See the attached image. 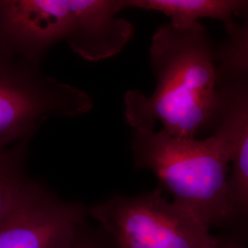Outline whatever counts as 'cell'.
<instances>
[{
  "mask_svg": "<svg viewBox=\"0 0 248 248\" xmlns=\"http://www.w3.org/2000/svg\"><path fill=\"white\" fill-rule=\"evenodd\" d=\"M85 91L0 56V151L29 142L53 117L82 115L92 108Z\"/></svg>",
  "mask_w": 248,
  "mask_h": 248,
  "instance_id": "277c9868",
  "label": "cell"
},
{
  "mask_svg": "<svg viewBox=\"0 0 248 248\" xmlns=\"http://www.w3.org/2000/svg\"><path fill=\"white\" fill-rule=\"evenodd\" d=\"M124 7L163 13L176 26L192 25L201 18L216 19L227 31L247 9L248 0H124Z\"/></svg>",
  "mask_w": 248,
  "mask_h": 248,
  "instance_id": "8992f818",
  "label": "cell"
},
{
  "mask_svg": "<svg viewBox=\"0 0 248 248\" xmlns=\"http://www.w3.org/2000/svg\"><path fill=\"white\" fill-rule=\"evenodd\" d=\"M86 210L64 202L32 183L0 222V248H73Z\"/></svg>",
  "mask_w": 248,
  "mask_h": 248,
  "instance_id": "5b68a950",
  "label": "cell"
},
{
  "mask_svg": "<svg viewBox=\"0 0 248 248\" xmlns=\"http://www.w3.org/2000/svg\"><path fill=\"white\" fill-rule=\"evenodd\" d=\"M225 82L230 84L243 118L239 142L231 165L229 195L233 214L248 215V78Z\"/></svg>",
  "mask_w": 248,
  "mask_h": 248,
  "instance_id": "52a82bcc",
  "label": "cell"
},
{
  "mask_svg": "<svg viewBox=\"0 0 248 248\" xmlns=\"http://www.w3.org/2000/svg\"><path fill=\"white\" fill-rule=\"evenodd\" d=\"M73 248H104L100 244L97 243V241L91 239L86 235L82 234V231L80 232L79 236L76 241Z\"/></svg>",
  "mask_w": 248,
  "mask_h": 248,
  "instance_id": "30bf717a",
  "label": "cell"
},
{
  "mask_svg": "<svg viewBox=\"0 0 248 248\" xmlns=\"http://www.w3.org/2000/svg\"><path fill=\"white\" fill-rule=\"evenodd\" d=\"M28 142L0 151V222L15 209L32 185L22 170Z\"/></svg>",
  "mask_w": 248,
  "mask_h": 248,
  "instance_id": "ba28073f",
  "label": "cell"
},
{
  "mask_svg": "<svg viewBox=\"0 0 248 248\" xmlns=\"http://www.w3.org/2000/svg\"><path fill=\"white\" fill-rule=\"evenodd\" d=\"M87 213L98 222L110 248H231L186 208L158 187L138 195H116Z\"/></svg>",
  "mask_w": 248,
  "mask_h": 248,
  "instance_id": "3957f363",
  "label": "cell"
},
{
  "mask_svg": "<svg viewBox=\"0 0 248 248\" xmlns=\"http://www.w3.org/2000/svg\"><path fill=\"white\" fill-rule=\"evenodd\" d=\"M243 21L227 30V39L216 50L219 82L248 78V7Z\"/></svg>",
  "mask_w": 248,
  "mask_h": 248,
  "instance_id": "9c48e42d",
  "label": "cell"
},
{
  "mask_svg": "<svg viewBox=\"0 0 248 248\" xmlns=\"http://www.w3.org/2000/svg\"><path fill=\"white\" fill-rule=\"evenodd\" d=\"M151 68L156 88L150 96L125 94V119L133 130L154 131L163 125L174 137L194 139L215 126L220 110L216 50L205 27L166 23L152 37Z\"/></svg>",
  "mask_w": 248,
  "mask_h": 248,
  "instance_id": "6da1fadb",
  "label": "cell"
},
{
  "mask_svg": "<svg viewBox=\"0 0 248 248\" xmlns=\"http://www.w3.org/2000/svg\"><path fill=\"white\" fill-rule=\"evenodd\" d=\"M232 248H237V247H232Z\"/></svg>",
  "mask_w": 248,
  "mask_h": 248,
  "instance_id": "8fae6325",
  "label": "cell"
},
{
  "mask_svg": "<svg viewBox=\"0 0 248 248\" xmlns=\"http://www.w3.org/2000/svg\"><path fill=\"white\" fill-rule=\"evenodd\" d=\"M220 110L215 133L203 139L178 138L166 133L133 130L136 168L151 171L172 202L194 213L211 228L233 215L229 195L231 165L243 118L227 84L219 87Z\"/></svg>",
  "mask_w": 248,
  "mask_h": 248,
  "instance_id": "7a4b0ae2",
  "label": "cell"
}]
</instances>
